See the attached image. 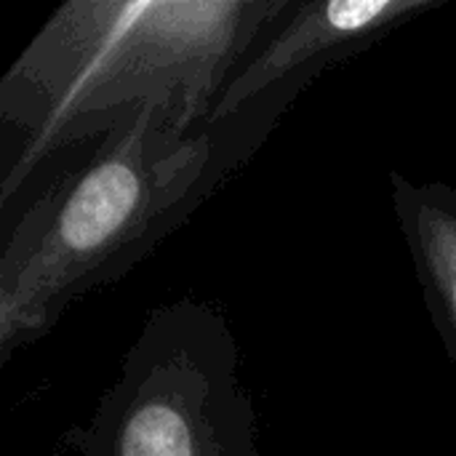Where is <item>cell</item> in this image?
Listing matches in <instances>:
<instances>
[{
	"mask_svg": "<svg viewBox=\"0 0 456 456\" xmlns=\"http://www.w3.org/2000/svg\"><path fill=\"white\" fill-rule=\"evenodd\" d=\"M441 5H446V0L297 3L270 37L243 59L206 120H227L243 107L278 94L299 99V94L334 64L363 53L393 29Z\"/></svg>",
	"mask_w": 456,
	"mask_h": 456,
	"instance_id": "4",
	"label": "cell"
},
{
	"mask_svg": "<svg viewBox=\"0 0 456 456\" xmlns=\"http://www.w3.org/2000/svg\"><path fill=\"white\" fill-rule=\"evenodd\" d=\"M294 102L278 94L216 123L182 104H147L99 136L77 168L59 171L3 238L0 361L147 259L259 152Z\"/></svg>",
	"mask_w": 456,
	"mask_h": 456,
	"instance_id": "1",
	"label": "cell"
},
{
	"mask_svg": "<svg viewBox=\"0 0 456 456\" xmlns=\"http://www.w3.org/2000/svg\"><path fill=\"white\" fill-rule=\"evenodd\" d=\"M390 195L425 307L456 369V187L393 171Z\"/></svg>",
	"mask_w": 456,
	"mask_h": 456,
	"instance_id": "5",
	"label": "cell"
},
{
	"mask_svg": "<svg viewBox=\"0 0 456 456\" xmlns=\"http://www.w3.org/2000/svg\"><path fill=\"white\" fill-rule=\"evenodd\" d=\"M294 0H69L0 80L8 211L40 168L131 112L171 102L206 120Z\"/></svg>",
	"mask_w": 456,
	"mask_h": 456,
	"instance_id": "2",
	"label": "cell"
},
{
	"mask_svg": "<svg viewBox=\"0 0 456 456\" xmlns=\"http://www.w3.org/2000/svg\"><path fill=\"white\" fill-rule=\"evenodd\" d=\"M75 456H256V414L224 313L198 297L158 305Z\"/></svg>",
	"mask_w": 456,
	"mask_h": 456,
	"instance_id": "3",
	"label": "cell"
}]
</instances>
